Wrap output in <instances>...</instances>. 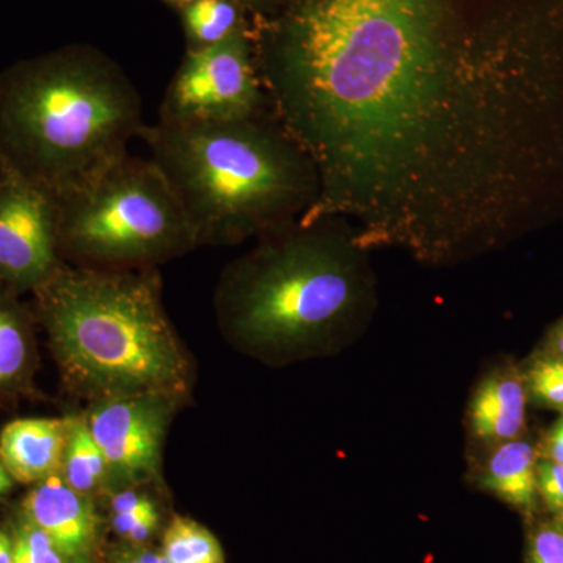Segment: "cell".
Instances as JSON below:
<instances>
[{
    "label": "cell",
    "mask_w": 563,
    "mask_h": 563,
    "mask_svg": "<svg viewBox=\"0 0 563 563\" xmlns=\"http://www.w3.org/2000/svg\"><path fill=\"white\" fill-rule=\"evenodd\" d=\"M13 539L3 529H0V563H13Z\"/></svg>",
    "instance_id": "26"
},
{
    "label": "cell",
    "mask_w": 563,
    "mask_h": 563,
    "mask_svg": "<svg viewBox=\"0 0 563 563\" xmlns=\"http://www.w3.org/2000/svg\"><path fill=\"white\" fill-rule=\"evenodd\" d=\"M555 526L563 532V512L558 515V523Z\"/></svg>",
    "instance_id": "31"
},
{
    "label": "cell",
    "mask_w": 563,
    "mask_h": 563,
    "mask_svg": "<svg viewBox=\"0 0 563 563\" xmlns=\"http://www.w3.org/2000/svg\"><path fill=\"white\" fill-rule=\"evenodd\" d=\"M150 501V498L141 496L139 493L121 492L111 499V509H113L114 514L131 512V510L140 509V507Z\"/></svg>",
    "instance_id": "24"
},
{
    "label": "cell",
    "mask_w": 563,
    "mask_h": 563,
    "mask_svg": "<svg viewBox=\"0 0 563 563\" xmlns=\"http://www.w3.org/2000/svg\"><path fill=\"white\" fill-rule=\"evenodd\" d=\"M465 0H318L265 80L317 166L301 222L426 258L479 250L563 177V57Z\"/></svg>",
    "instance_id": "1"
},
{
    "label": "cell",
    "mask_w": 563,
    "mask_h": 563,
    "mask_svg": "<svg viewBox=\"0 0 563 563\" xmlns=\"http://www.w3.org/2000/svg\"><path fill=\"white\" fill-rule=\"evenodd\" d=\"M35 295L52 350L85 390L117 398L187 388L188 362L151 268L63 266Z\"/></svg>",
    "instance_id": "4"
},
{
    "label": "cell",
    "mask_w": 563,
    "mask_h": 563,
    "mask_svg": "<svg viewBox=\"0 0 563 563\" xmlns=\"http://www.w3.org/2000/svg\"><path fill=\"white\" fill-rule=\"evenodd\" d=\"M13 563H65L60 551L40 528L24 520L13 537Z\"/></svg>",
    "instance_id": "19"
},
{
    "label": "cell",
    "mask_w": 563,
    "mask_h": 563,
    "mask_svg": "<svg viewBox=\"0 0 563 563\" xmlns=\"http://www.w3.org/2000/svg\"><path fill=\"white\" fill-rule=\"evenodd\" d=\"M158 528V517H152L150 520L143 521V523L136 526L135 529L131 533H129L125 539L132 543H141L144 540L150 539L152 533L157 531Z\"/></svg>",
    "instance_id": "25"
},
{
    "label": "cell",
    "mask_w": 563,
    "mask_h": 563,
    "mask_svg": "<svg viewBox=\"0 0 563 563\" xmlns=\"http://www.w3.org/2000/svg\"><path fill=\"white\" fill-rule=\"evenodd\" d=\"M55 201L60 254L81 268L150 269L198 246L179 199L151 158L129 154Z\"/></svg>",
    "instance_id": "6"
},
{
    "label": "cell",
    "mask_w": 563,
    "mask_h": 563,
    "mask_svg": "<svg viewBox=\"0 0 563 563\" xmlns=\"http://www.w3.org/2000/svg\"><path fill=\"white\" fill-rule=\"evenodd\" d=\"M528 563H563V532L555 525H542L529 540Z\"/></svg>",
    "instance_id": "20"
},
{
    "label": "cell",
    "mask_w": 563,
    "mask_h": 563,
    "mask_svg": "<svg viewBox=\"0 0 563 563\" xmlns=\"http://www.w3.org/2000/svg\"><path fill=\"white\" fill-rule=\"evenodd\" d=\"M152 517H158V512L155 509L154 503L150 501L140 507V509L131 510V512L114 514L113 528L120 536L128 537L136 526L150 520Z\"/></svg>",
    "instance_id": "22"
},
{
    "label": "cell",
    "mask_w": 563,
    "mask_h": 563,
    "mask_svg": "<svg viewBox=\"0 0 563 563\" xmlns=\"http://www.w3.org/2000/svg\"><path fill=\"white\" fill-rule=\"evenodd\" d=\"M25 520L46 533L63 558L87 563L98 539V515L87 495L58 474L36 484L24 499Z\"/></svg>",
    "instance_id": "10"
},
{
    "label": "cell",
    "mask_w": 563,
    "mask_h": 563,
    "mask_svg": "<svg viewBox=\"0 0 563 563\" xmlns=\"http://www.w3.org/2000/svg\"><path fill=\"white\" fill-rule=\"evenodd\" d=\"M163 554L173 563H224L217 537L185 517L174 518L166 529Z\"/></svg>",
    "instance_id": "16"
},
{
    "label": "cell",
    "mask_w": 563,
    "mask_h": 563,
    "mask_svg": "<svg viewBox=\"0 0 563 563\" xmlns=\"http://www.w3.org/2000/svg\"><path fill=\"white\" fill-rule=\"evenodd\" d=\"M144 125L135 84L92 47H62L0 73V169L55 199L124 161Z\"/></svg>",
    "instance_id": "2"
},
{
    "label": "cell",
    "mask_w": 563,
    "mask_h": 563,
    "mask_svg": "<svg viewBox=\"0 0 563 563\" xmlns=\"http://www.w3.org/2000/svg\"><path fill=\"white\" fill-rule=\"evenodd\" d=\"M63 479L74 490L88 495L106 476V457L92 439L88 424L81 420L70 421L68 444L63 457Z\"/></svg>",
    "instance_id": "15"
},
{
    "label": "cell",
    "mask_w": 563,
    "mask_h": 563,
    "mask_svg": "<svg viewBox=\"0 0 563 563\" xmlns=\"http://www.w3.org/2000/svg\"><path fill=\"white\" fill-rule=\"evenodd\" d=\"M166 2L173 3V5L179 7V9H184V7L191 3L192 0H166Z\"/></svg>",
    "instance_id": "29"
},
{
    "label": "cell",
    "mask_w": 563,
    "mask_h": 563,
    "mask_svg": "<svg viewBox=\"0 0 563 563\" xmlns=\"http://www.w3.org/2000/svg\"><path fill=\"white\" fill-rule=\"evenodd\" d=\"M150 158L179 199L199 244H232L302 220L320 179L306 151L265 114L144 125Z\"/></svg>",
    "instance_id": "3"
},
{
    "label": "cell",
    "mask_w": 563,
    "mask_h": 563,
    "mask_svg": "<svg viewBox=\"0 0 563 563\" xmlns=\"http://www.w3.org/2000/svg\"><path fill=\"white\" fill-rule=\"evenodd\" d=\"M544 454H547L548 461L563 465V417L555 422L553 429L548 433L547 442H544Z\"/></svg>",
    "instance_id": "23"
},
{
    "label": "cell",
    "mask_w": 563,
    "mask_h": 563,
    "mask_svg": "<svg viewBox=\"0 0 563 563\" xmlns=\"http://www.w3.org/2000/svg\"><path fill=\"white\" fill-rule=\"evenodd\" d=\"M481 484L501 501L531 514L537 506V461L532 444L509 440L488 459Z\"/></svg>",
    "instance_id": "13"
},
{
    "label": "cell",
    "mask_w": 563,
    "mask_h": 563,
    "mask_svg": "<svg viewBox=\"0 0 563 563\" xmlns=\"http://www.w3.org/2000/svg\"><path fill=\"white\" fill-rule=\"evenodd\" d=\"M180 11L190 49L214 46L246 32L236 0H192Z\"/></svg>",
    "instance_id": "14"
},
{
    "label": "cell",
    "mask_w": 563,
    "mask_h": 563,
    "mask_svg": "<svg viewBox=\"0 0 563 563\" xmlns=\"http://www.w3.org/2000/svg\"><path fill=\"white\" fill-rule=\"evenodd\" d=\"M222 276L217 306L224 328L252 347L301 346L365 306L362 244L325 225L292 222Z\"/></svg>",
    "instance_id": "5"
},
{
    "label": "cell",
    "mask_w": 563,
    "mask_h": 563,
    "mask_svg": "<svg viewBox=\"0 0 563 563\" xmlns=\"http://www.w3.org/2000/svg\"><path fill=\"white\" fill-rule=\"evenodd\" d=\"M114 563H141L139 555H136L135 550L131 551H122V553L117 555L114 559Z\"/></svg>",
    "instance_id": "28"
},
{
    "label": "cell",
    "mask_w": 563,
    "mask_h": 563,
    "mask_svg": "<svg viewBox=\"0 0 563 563\" xmlns=\"http://www.w3.org/2000/svg\"><path fill=\"white\" fill-rule=\"evenodd\" d=\"M525 417L526 387L515 374H493L474 391L468 418L476 439L485 443L517 439L523 431Z\"/></svg>",
    "instance_id": "12"
},
{
    "label": "cell",
    "mask_w": 563,
    "mask_h": 563,
    "mask_svg": "<svg viewBox=\"0 0 563 563\" xmlns=\"http://www.w3.org/2000/svg\"><path fill=\"white\" fill-rule=\"evenodd\" d=\"M526 384L537 402L563 412V358L550 355L533 362Z\"/></svg>",
    "instance_id": "18"
},
{
    "label": "cell",
    "mask_w": 563,
    "mask_h": 563,
    "mask_svg": "<svg viewBox=\"0 0 563 563\" xmlns=\"http://www.w3.org/2000/svg\"><path fill=\"white\" fill-rule=\"evenodd\" d=\"M27 321L11 298L0 295V385L20 379L31 350Z\"/></svg>",
    "instance_id": "17"
},
{
    "label": "cell",
    "mask_w": 563,
    "mask_h": 563,
    "mask_svg": "<svg viewBox=\"0 0 563 563\" xmlns=\"http://www.w3.org/2000/svg\"><path fill=\"white\" fill-rule=\"evenodd\" d=\"M537 488L544 506L553 514L563 512V465L553 461L537 463Z\"/></svg>",
    "instance_id": "21"
},
{
    "label": "cell",
    "mask_w": 563,
    "mask_h": 563,
    "mask_svg": "<svg viewBox=\"0 0 563 563\" xmlns=\"http://www.w3.org/2000/svg\"><path fill=\"white\" fill-rule=\"evenodd\" d=\"M268 103L250 36L242 32L187 51L163 96L158 121L250 120L265 114Z\"/></svg>",
    "instance_id": "7"
},
{
    "label": "cell",
    "mask_w": 563,
    "mask_h": 563,
    "mask_svg": "<svg viewBox=\"0 0 563 563\" xmlns=\"http://www.w3.org/2000/svg\"><path fill=\"white\" fill-rule=\"evenodd\" d=\"M70 421L27 418L11 421L3 428L0 432V461L14 481L38 484L60 472Z\"/></svg>",
    "instance_id": "11"
},
{
    "label": "cell",
    "mask_w": 563,
    "mask_h": 563,
    "mask_svg": "<svg viewBox=\"0 0 563 563\" xmlns=\"http://www.w3.org/2000/svg\"><path fill=\"white\" fill-rule=\"evenodd\" d=\"M236 2L242 5V3H246V5H258V3L265 2V0H236Z\"/></svg>",
    "instance_id": "30"
},
{
    "label": "cell",
    "mask_w": 563,
    "mask_h": 563,
    "mask_svg": "<svg viewBox=\"0 0 563 563\" xmlns=\"http://www.w3.org/2000/svg\"><path fill=\"white\" fill-rule=\"evenodd\" d=\"M60 255L54 196L0 169V280L36 291L65 266Z\"/></svg>",
    "instance_id": "8"
},
{
    "label": "cell",
    "mask_w": 563,
    "mask_h": 563,
    "mask_svg": "<svg viewBox=\"0 0 563 563\" xmlns=\"http://www.w3.org/2000/svg\"><path fill=\"white\" fill-rule=\"evenodd\" d=\"M169 401L172 395L143 393L109 398L92 410L88 429L107 466L121 479L144 481L157 474Z\"/></svg>",
    "instance_id": "9"
},
{
    "label": "cell",
    "mask_w": 563,
    "mask_h": 563,
    "mask_svg": "<svg viewBox=\"0 0 563 563\" xmlns=\"http://www.w3.org/2000/svg\"><path fill=\"white\" fill-rule=\"evenodd\" d=\"M13 476H11L7 466L0 461V498L13 488Z\"/></svg>",
    "instance_id": "27"
}]
</instances>
